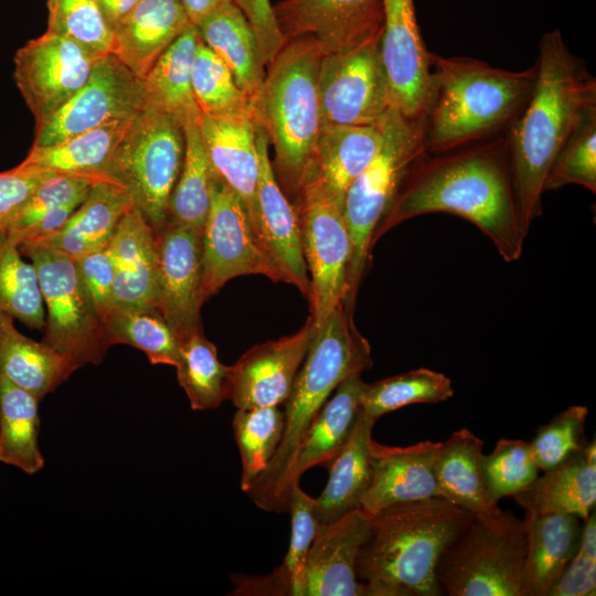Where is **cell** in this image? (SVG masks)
I'll return each instance as SVG.
<instances>
[{
	"mask_svg": "<svg viewBox=\"0 0 596 596\" xmlns=\"http://www.w3.org/2000/svg\"><path fill=\"white\" fill-rule=\"evenodd\" d=\"M437 212L470 221L507 263L521 257L526 235L520 223L507 136L421 158L377 225L373 245L402 222Z\"/></svg>",
	"mask_w": 596,
	"mask_h": 596,
	"instance_id": "6da1fadb",
	"label": "cell"
},
{
	"mask_svg": "<svg viewBox=\"0 0 596 596\" xmlns=\"http://www.w3.org/2000/svg\"><path fill=\"white\" fill-rule=\"evenodd\" d=\"M533 89L507 135L521 227L541 214L547 172L584 116L596 107V81L565 45L560 30L542 35Z\"/></svg>",
	"mask_w": 596,
	"mask_h": 596,
	"instance_id": "7a4b0ae2",
	"label": "cell"
},
{
	"mask_svg": "<svg viewBox=\"0 0 596 596\" xmlns=\"http://www.w3.org/2000/svg\"><path fill=\"white\" fill-rule=\"evenodd\" d=\"M472 518L437 497L392 504L371 517L356 558L364 595H443L438 561Z\"/></svg>",
	"mask_w": 596,
	"mask_h": 596,
	"instance_id": "3957f363",
	"label": "cell"
},
{
	"mask_svg": "<svg viewBox=\"0 0 596 596\" xmlns=\"http://www.w3.org/2000/svg\"><path fill=\"white\" fill-rule=\"evenodd\" d=\"M536 67L508 71L471 57L432 53V93L423 118L427 155L472 145L509 127L534 86Z\"/></svg>",
	"mask_w": 596,
	"mask_h": 596,
	"instance_id": "277c9868",
	"label": "cell"
},
{
	"mask_svg": "<svg viewBox=\"0 0 596 596\" xmlns=\"http://www.w3.org/2000/svg\"><path fill=\"white\" fill-rule=\"evenodd\" d=\"M321 53L309 41H285L249 97L251 115L275 152L277 181L298 193L321 131L318 70ZM279 183V184H280Z\"/></svg>",
	"mask_w": 596,
	"mask_h": 596,
	"instance_id": "5b68a950",
	"label": "cell"
},
{
	"mask_svg": "<svg viewBox=\"0 0 596 596\" xmlns=\"http://www.w3.org/2000/svg\"><path fill=\"white\" fill-rule=\"evenodd\" d=\"M373 364L369 341L354 326L343 304L316 327L305 360L285 401V429L268 466L246 492L254 503L269 511L274 493L294 461L311 422L337 386Z\"/></svg>",
	"mask_w": 596,
	"mask_h": 596,
	"instance_id": "8992f818",
	"label": "cell"
},
{
	"mask_svg": "<svg viewBox=\"0 0 596 596\" xmlns=\"http://www.w3.org/2000/svg\"><path fill=\"white\" fill-rule=\"evenodd\" d=\"M383 141L368 167L348 188L342 213L351 244L344 308L353 315L356 294L371 258L375 230L412 167L427 152L423 125L390 107L380 120Z\"/></svg>",
	"mask_w": 596,
	"mask_h": 596,
	"instance_id": "52a82bcc",
	"label": "cell"
},
{
	"mask_svg": "<svg viewBox=\"0 0 596 596\" xmlns=\"http://www.w3.org/2000/svg\"><path fill=\"white\" fill-rule=\"evenodd\" d=\"M184 149L183 124L162 109L145 105L107 163L105 172L126 189L156 233L168 222Z\"/></svg>",
	"mask_w": 596,
	"mask_h": 596,
	"instance_id": "ba28073f",
	"label": "cell"
},
{
	"mask_svg": "<svg viewBox=\"0 0 596 596\" xmlns=\"http://www.w3.org/2000/svg\"><path fill=\"white\" fill-rule=\"evenodd\" d=\"M526 523L509 511L476 517L443 552L436 578L449 596H520Z\"/></svg>",
	"mask_w": 596,
	"mask_h": 596,
	"instance_id": "9c48e42d",
	"label": "cell"
},
{
	"mask_svg": "<svg viewBox=\"0 0 596 596\" xmlns=\"http://www.w3.org/2000/svg\"><path fill=\"white\" fill-rule=\"evenodd\" d=\"M19 248L35 268L46 308L42 341L70 358L78 369L102 363L109 348L104 321L75 259L43 245L21 244Z\"/></svg>",
	"mask_w": 596,
	"mask_h": 596,
	"instance_id": "30bf717a",
	"label": "cell"
},
{
	"mask_svg": "<svg viewBox=\"0 0 596 596\" xmlns=\"http://www.w3.org/2000/svg\"><path fill=\"white\" fill-rule=\"evenodd\" d=\"M297 199L302 252L310 273V317L319 327L344 304L352 244L342 207L321 190L306 182Z\"/></svg>",
	"mask_w": 596,
	"mask_h": 596,
	"instance_id": "8fae6325",
	"label": "cell"
},
{
	"mask_svg": "<svg viewBox=\"0 0 596 596\" xmlns=\"http://www.w3.org/2000/svg\"><path fill=\"white\" fill-rule=\"evenodd\" d=\"M380 34L322 55L318 70L321 129L377 125L391 107L380 58Z\"/></svg>",
	"mask_w": 596,
	"mask_h": 596,
	"instance_id": "7c38bea8",
	"label": "cell"
},
{
	"mask_svg": "<svg viewBox=\"0 0 596 596\" xmlns=\"http://www.w3.org/2000/svg\"><path fill=\"white\" fill-rule=\"evenodd\" d=\"M263 275L281 281L240 196L216 174L202 228V298L207 300L232 278Z\"/></svg>",
	"mask_w": 596,
	"mask_h": 596,
	"instance_id": "4fadbf2b",
	"label": "cell"
},
{
	"mask_svg": "<svg viewBox=\"0 0 596 596\" xmlns=\"http://www.w3.org/2000/svg\"><path fill=\"white\" fill-rule=\"evenodd\" d=\"M99 57L50 30L17 51L13 79L35 119V129L85 85Z\"/></svg>",
	"mask_w": 596,
	"mask_h": 596,
	"instance_id": "5bb4252c",
	"label": "cell"
},
{
	"mask_svg": "<svg viewBox=\"0 0 596 596\" xmlns=\"http://www.w3.org/2000/svg\"><path fill=\"white\" fill-rule=\"evenodd\" d=\"M145 105L142 79L114 54L104 55L85 85L35 129L32 147L52 146L108 123L132 118Z\"/></svg>",
	"mask_w": 596,
	"mask_h": 596,
	"instance_id": "9a60e30c",
	"label": "cell"
},
{
	"mask_svg": "<svg viewBox=\"0 0 596 596\" xmlns=\"http://www.w3.org/2000/svg\"><path fill=\"white\" fill-rule=\"evenodd\" d=\"M379 52L391 106L422 123L432 93V53L421 35L414 0H383Z\"/></svg>",
	"mask_w": 596,
	"mask_h": 596,
	"instance_id": "2e32d148",
	"label": "cell"
},
{
	"mask_svg": "<svg viewBox=\"0 0 596 596\" xmlns=\"http://www.w3.org/2000/svg\"><path fill=\"white\" fill-rule=\"evenodd\" d=\"M273 11L285 41H309L321 55L380 34L383 26V0H280Z\"/></svg>",
	"mask_w": 596,
	"mask_h": 596,
	"instance_id": "e0dca14e",
	"label": "cell"
},
{
	"mask_svg": "<svg viewBox=\"0 0 596 596\" xmlns=\"http://www.w3.org/2000/svg\"><path fill=\"white\" fill-rule=\"evenodd\" d=\"M159 297L157 308L179 342L202 330V230L167 222L157 233Z\"/></svg>",
	"mask_w": 596,
	"mask_h": 596,
	"instance_id": "ac0fdd59",
	"label": "cell"
},
{
	"mask_svg": "<svg viewBox=\"0 0 596 596\" xmlns=\"http://www.w3.org/2000/svg\"><path fill=\"white\" fill-rule=\"evenodd\" d=\"M316 331L311 317L294 334L256 344L228 366L226 398L236 408L279 406L287 400Z\"/></svg>",
	"mask_w": 596,
	"mask_h": 596,
	"instance_id": "d6986e66",
	"label": "cell"
},
{
	"mask_svg": "<svg viewBox=\"0 0 596 596\" xmlns=\"http://www.w3.org/2000/svg\"><path fill=\"white\" fill-rule=\"evenodd\" d=\"M258 153L256 236L276 267L281 281L309 298L310 279L304 257L300 223L296 207L280 187L269 158V141L256 126Z\"/></svg>",
	"mask_w": 596,
	"mask_h": 596,
	"instance_id": "ffe728a7",
	"label": "cell"
},
{
	"mask_svg": "<svg viewBox=\"0 0 596 596\" xmlns=\"http://www.w3.org/2000/svg\"><path fill=\"white\" fill-rule=\"evenodd\" d=\"M365 385L361 374H354L337 386L305 433L292 464L274 493L268 512L287 511L290 490L299 483L302 473L315 466H329L347 446L361 413Z\"/></svg>",
	"mask_w": 596,
	"mask_h": 596,
	"instance_id": "44dd1931",
	"label": "cell"
},
{
	"mask_svg": "<svg viewBox=\"0 0 596 596\" xmlns=\"http://www.w3.org/2000/svg\"><path fill=\"white\" fill-rule=\"evenodd\" d=\"M441 441L386 446L372 439L371 478L359 508L369 517L392 504L437 497L435 464Z\"/></svg>",
	"mask_w": 596,
	"mask_h": 596,
	"instance_id": "7402d4cb",
	"label": "cell"
},
{
	"mask_svg": "<svg viewBox=\"0 0 596 596\" xmlns=\"http://www.w3.org/2000/svg\"><path fill=\"white\" fill-rule=\"evenodd\" d=\"M371 517L360 508L319 526L307 556L299 596H365L356 558Z\"/></svg>",
	"mask_w": 596,
	"mask_h": 596,
	"instance_id": "603a6c76",
	"label": "cell"
},
{
	"mask_svg": "<svg viewBox=\"0 0 596 596\" xmlns=\"http://www.w3.org/2000/svg\"><path fill=\"white\" fill-rule=\"evenodd\" d=\"M108 247L114 264V306L157 308L159 297L157 233L135 205L121 217Z\"/></svg>",
	"mask_w": 596,
	"mask_h": 596,
	"instance_id": "cb8c5ba5",
	"label": "cell"
},
{
	"mask_svg": "<svg viewBox=\"0 0 596 596\" xmlns=\"http://www.w3.org/2000/svg\"><path fill=\"white\" fill-rule=\"evenodd\" d=\"M200 131L214 171L240 196L255 232L258 183L255 123L245 117L201 114Z\"/></svg>",
	"mask_w": 596,
	"mask_h": 596,
	"instance_id": "d4e9b609",
	"label": "cell"
},
{
	"mask_svg": "<svg viewBox=\"0 0 596 596\" xmlns=\"http://www.w3.org/2000/svg\"><path fill=\"white\" fill-rule=\"evenodd\" d=\"M382 141L380 121L322 128L304 183L316 185L342 207L348 188L373 160Z\"/></svg>",
	"mask_w": 596,
	"mask_h": 596,
	"instance_id": "484cf974",
	"label": "cell"
},
{
	"mask_svg": "<svg viewBox=\"0 0 596 596\" xmlns=\"http://www.w3.org/2000/svg\"><path fill=\"white\" fill-rule=\"evenodd\" d=\"M526 515L573 514L586 520L596 504V444L587 441L513 496Z\"/></svg>",
	"mask_w": 596,
	"mask_h": 596,
	"instance_id": "4316f807",
	"label": "cell"
},
{
	"mask_svg": "<svg viewBox=\"0 0 596 596\" xmlns=\"http://www.w3.org/2000/svg\"><path fill=\"white\" fill-rule=\"evenodd\" d=\"M190 24L180 0H139L115 28L113 54L142 79Z\"/></svg>",
	"mask_w": 596,
	"mask_h": 596,
	"instance_id": "83f0119b",
	"label": "cell"
},
{
	"mask_svg": "<svg viewBox=\"0 0 596 596\" xmlns=\"http://www.w3.org/2000/svg\"><path fill=\"white\" fill-rule=\"evenodd\" d=\"M526 550L520 596H546L575 555L582 519L573 514L526 515Z\"/></svg>",
	"mask_w": 596,
	"mask_h": 596,
	"instance_id": "f1b7e54d",
	"label": "cell"
},
{
	"mask_svg": "<svg viewBox=\"0 0 596 596\" xmlns=\"http://www.w3.org/2000/svg\"><path fill=\"white\" fill-rule=\"evenodd\" d=\"M132 205L129 193L118 182H99L58 231L22 244L47 246L76 259L107 246L121 217Z\"/></svg>",
	"mask_w": 596,
	"mask_h": 596,
	"instance_id": "f546056e",
	"label": "cell"
},
{
	"mask_svg": "<svg viewBox=\"0 0 596 596\" xmlns=\"http://www.w3.org/2000/svg\"><path fill=\"white\" fill-rule=\"evenodd\" d=\"M77 369L70 358L43 341L24 336L12 317L0 313V377L41 401Z\"/></svg>",
	"mask_w": 596,
	"mask_h": 596,
	"instance_id": "4dcf8cb0",
	"label": "cell"
},
{
	"mask_svg": "<svg viewBox=\"0 0 596 596\" xmlns=\"http://www.w3.org/2000/svg\"><path fill=\"white\" fill-rule=\"evenodd\" d=\"M483 441L471 430L460 428L441 441L435 464L437 498L476 517H492L501 509L486 497L481 458Z\"/></svg>",
	"mask_w": 596,
	"mask_h": 596,
	"instance_id": "1f68e13d",
	"label": "cell"
},
{
	"mask_svg": "<svg viewBox=\"0 0 596 596\" xmlns=\"http://www.w3.org/2000/svg\"><path fill=\"white\" fill-rule=\"evenodd\" d=\"M375 422L361 409L349 443L328 466V482L320 496L315 498L319 526L330 524L359 508L371 478V443Z\"/></svg>",
	"mask_w": 596,
	"mask_h": 596,
	"instance_id": "d6a6232c",
	"label": "cell"
},
{
	"mask_svg": "<svg viewBox=\"0 0 596 596\" xmlns=\"http://www.w3.org/2000/svg\"><path fill=\"white\" fill-rule=\"evenodd\" d=\"M202 42L230 68L237 86L251 97L262 85L266 66L252 25L234 3H228L196 25Z\"/></svg>",
	"mask_w": 596,
	"mask_h": 596,
	"instance_id": "836d02e7",
	"label": "cell"
},
{
	"mask_svg": "<svg viewBox=\"0 0 596 596\" xmlns=\"http://www.w3.org/2000/svg\"><path fill=\"white\" fill-rule=\"evenodd\" d=\"M132 118L108 123L52 146L31 147L14 168L43 175L106 173L107 163Z\"/></svg>",
	"mask_w": 596,
	"mask_h": 596,
	"instance_id": "e575fe53",
	"label": "cell"
},
{
	"mask_svg": "<svg viewBox=\"0 0 596 596\" xmlns=\"http://www.w3.org/2000/svg\"><path fill=\"white\" fill-rule=\"evenodd\" d=\"M199 41L196 26L188 25L142 78L146 105L171 114L183 125L190 118L201 117L191 85L192 63Z\"/></svg>",
	"mask_w": 596,
	"mask_h": 596,
	"instance_id": "d590c367",
	"label": "cell"
},
{
	"mask_svg": "<svg viewBox=\"0 0 596 596\" xmlns=\"http://www.w3.org/2000/svg\"><path fill=\"white\" fill-rule=\"evenodd\" d=\"M287 510L290 513L291 532L283 563L269 575L237 579L235 594L299 596L307 556L319 531L315 498L296 483L290 490Z\"/></svg>",
	"mask_w": 596,
	"mask_h": 596,
	"instance_id": "8d00e7d4",
	"label": "cell"
},
{
	"mask_svg": "<svg viewBox=\"0 0 596 596\" xmlns=\"http://www.w3.org/2000/svg\"><path fill=\"white\" fill-rule=\"evenodd\" d=\"M40 400L0 377V462L35 475L45 460L39 446Z\"/></svg>",
	"mask_w": 596,
	"mask_h": 596,
	"instance_id": "74e56055",
	"label": "cell"
},
{
	"mask_svg": "<svg viewBox=\"0 0 596 596\" xmlns=\"http://www.w3.org/2000/svg\"><path fill=\"white\" fill-rule=\"evenodd\" d=\"M200 118L184 125L185 149L182 168L170 196L168 222L203 228L216 177L200 131Z\"/></svg>",
	"mask_w": 596,
	"mask_h": 596,
	"instance_id": "f35d334b",
	"label": "cell"
},
{
	"mask_svg": "<svg viewBox=\"0 0 596 596\" xmlns=\"http://www.w3.org/2000/svg\"><path fill=\"white\" fill-rule=\"evenodd\" d=\"M107 343L142 351L151 364L175 366L179 339L157 308L116 305L104 319Z\"/></svg>",
	"mask_w": 596,
	"mask_h": 596,
	"instance_id": "ab89813d",
	"label": "cell"
},
{
	"mask_svg": "<svg viewBox=\"0 0 596 596\" xmlns=\"http://www.w3.org/2000/svg\"><path fill=\"white\" fill-rule=\"evenodd\" d=\"M175 369L192 409H213L226 400L228 366L219 360L215 344L202 330L180 341Z\"/></svg>",
	"mask_w": 596,
	"mask_h": 596,
	"instance_id": "60d3db41",
	"label": "cell"
},
{
	"mask_svg": "<svg viewBox=\"0 0 596 596\" xmlns=\"http://www.w3.org/2000/svg\"><path fill=\"white\" fill-rule=\"evenodd\" d=\"M241 455V488L247 492L275 455L285 429V412L278 406L237 408L233 417Z\"/></svg>",
	"mask_w": 596,
	"mask_h": 596,
	"instance_id": "b9f144b4",
	"label": "cell"
},
{
	"mask_svg": "<svg viewBox=\"0 0 596 596\" xmlns=\"http://www.w3.org/2000/svg\"><path fill=\"white\" fill-rule=\"evenodd\" d=\"M454 395L451 380L445 374L418 368L390 376L364 387L361 409L377 421L381 416L416 403H438Z\"/></svg>",
	"mask_w": 596,
	"mask_h": 596,
	"instance_id": "7bdbcfd3",
	"label": "cell"
},
{
	"mask_svg": "<svg viewBox=\"0 0 596 596\" xmlns=\"http://www.w3.org/2000/svg\"><path fill=\"white\" fill-rule=\"evenodd\" d=\"M0 313L31 329H43L45 311L38 275L18 245L0 232Z\"/></svg>",
	"mask_w": 596,
	"mask_h": 596,
	"instance_id": "ee69618b",
	"label": "cell"
},
{
	"mask_svg": "<svg viewBox=\"0 0 596 596\" xmlns=\"http://www.w3.org/2000/svg\"><path fill=\"white\" fill-rule=\"evenodd\" d=\"M191 85L201 114L252 118L249 97L237 86L225 63L201 38L192 63Z\"/></svg>",
	"mask_w": 596,
	"mask_h": 596,
	"instance_id": "f6af8a7d",
	"label": "cell"
},
{
	"mask_svg": "<svg viewBox=\"0 0 596 596\" xmlns=\"http://www.w3.org/2000/svg\"><path fill=\"white\" fill-rule=\"evenodd\" d=\"M481 468L486 497L492 507L524 490L539 476L530 444L523 439H499L490 454L482 455Z\"/></svg>",
	"mask_w": 596,
	"mask_h": 596,
	"instance_id": "bcb514c9",
	"label": "cell"
},
{
	"mask_svg": "<svg viewBox=\"0 0 596 596\" xmlns=\"http://www.w3.org/2000/svg\"><path fill=\"white\" fill-rule=\"evenodd\" d=\"M47 30L96 56L113 54L115 32L94 0H46Z\"/></svg>",
	"mask_w": 596,
	"mask_h": 596,
	"instance_id": "7dc6e473",
	"label": "cell"
},
{
	"mask_svg": "<svg viewBox=\"0 0 596 596\" xmlns=\"http://www.w3.org/2000/svg\"><path fill=\"white\" fill-rule=\"evenodd\" d=\"M577 184L596 192V107L573 130L555 157L544 192Z\"/></svg>",
	"mask_w": 596,
	"mask_h": 596,
	"instance_id": "c3c4849f",
	"label": "cell"
},
{
	"mask_svg": "<svg viewBox=\"0 0 596 596\" xmlns=\"http://www.w3.org/2000/svg\"><path fill=\"white\" fill-rule=\"evenodd\" d=\"M103 181L117 182L107 173L44 175L31 198L3 233L15 244L19 235L42 214L64 204L83 202L91 189Z\"/></svg>",
	"mask_w": 596,
	"mask_h": 596,
	"instance_id": "681fc988",
	"label": "cell"
},
{
	"mask_svg": "<svg viewBox=\"0 0 596 596\" xmlns=\"http://www.w3.org/2000/svg\"><path fill=\"white\" fill-rule=\"evenodd\" d=\"M587 414V407L573 405L538 429L529 444L539 470L553 468L586 445Z\"/></svg>",
	"mask_w": 596,
	"mask_h": 596,
	"instance_id": "f907efd6",
	"label": "cell"
},
{
	"mask_svg": "<svg viewBox=\"0 0 596 596\" xmlns=\"http://www.w3.org/2000/svg\"><path fill=\"white\" fill-rule=\"evenodd\" d=\"M78 274L103 321L114 306V264L108 245L75 259Z\"/></svg>",
	"mask_w": 596,
	"mask_h": 596,
	"instance_id": "816d5d0a",
	"label": "cell"
},
{
	"mask_svg": "<svg viewBox=\"0 0 596 596\" xmlns=\"http://www.w3.org/2000/svg\"><path fill=\"white\" fill-rule=\"evenodd\" d=\"M242 10L257 38L260 53L267 67L277 56L285 39L278 29L269 0H234Z\"/></svg>",
	"mask_w": 596,
	"mask_h": 596,
	"instance_id": "f5cc1de1",
	"label": "cell"
},
{
	"mask_svg": "<svg viewBox=\"0 0 596 596\" xmlns=\"http://www.w3.org/2000/svg\"><path fill=\"white\" fill-rule=\"evenodd\" d=\"M43 178L15 168L0 172V232L8 230Z\"/></svg>",
	"mask_w": 596,
	"mask_h": 596,
	"instance_id": "db71d44e",
	"label": "cell"
},
{
	"mask_svg": "<svg viewBox=\"0 0 596 596\" xmlns=\"http://www.w3.org/2000/svg\"><path fill=\"white\" fill-rule=\"evenodd\" d=\"M596 594V556L577 549L546 596H594Z\"/></svg>",
	"mask_w": 596,
	"mask_h": 596,
	"instance_id": "11a10c76",
	"label": "cell"
},
{
	"mask_svg": "<svg viewBox=\"0 0 596 596\" xmlns=\"http://www.w3.org/2000/svg\"><path fill=\"white\" fill-rule=\"evenodd\" d=\"M190 23L196 25L215 10L234 2V0H180Z\"/></svg>",
	"mask_w": 596,
	"mask_h": 596,
	"instance_id": "9f6ffc18",
	"label": "cell"
},
{
	"mask_svg": "<svg viewBox=\"0 0 596 596\" xmlns=\"http://www.w3.org/2000/svg\"><path fill=\"white\" fill-rule=\"evenodd\" d=\"M109 25L114 29L131 11L139 0H94Z\"/></svg>",
	"mask_w": 596,
	"mask_h": 596,
	"instance_id": "6f0895ef",
	"label": "cell"
}]
</instances>
